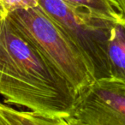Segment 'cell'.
Wrapping results in <instances>:
<instances>
[{
    "instance_id": "cell-1",
    "label": "cell",
    "mask_w": 125,
    "mask_h": 125,
    "mask_svg": "<svg viewBox=\"0 0 125 125\" xmlns=\"http://www.w3.org/2000/svg\"><path fill=\"white\" fill-rule=\"evenodd\" d=\"M0 96L66 125L78 97L75 88L12 25L0 21Z\"/></svg>"
},
{
    "instance_id": "cell-2",
    "label": "cell",
    "mask_w": 125,
    "mask_h": 125,
    "mask_svg": "<svg viewBox=\"0 0 125 125\" xmlns=\"http://www.w3.org/2000/svg\"><path fill=\"white\" fill-rule=\"evenodd\" d=\"M7 17L78 94L95 81L80 49L40 6L18 10Z\"/></svg>"
},
{
    "instance_id": "cell-3",
    "label": "cell",
    "mask_w": 125,
    "mask_h": 125,
    "mask_svg": "<svg viewBox=\"0 0 125 125\" xmlns=\"http://www.w3.org/2000/svg\"><path fill=\"white\" fill-rule=\"evenodd\" d=\"M39 6L80 49L94 79L111 78L108 43L113 25L118 21L72 5L64 0H40Z\"/></svg>"
},
{
    "instance_id": "cell-4",
    "label": "cell",
    "mask_w": 125,
    "mask_h": 125,
    "mask_svg": "<svg viewBox=\"0 0 125 125\" xmlns=\"http://www.w3.org/2000/svg\"><path fill=\"white\" fill-rule=\"evenodd\" d=\"M66 125H125V81L99 79L82 89Z\"/></svg>"
},
{
    "instance_id": "cell-5",
    "label": "cell",
    "mask_w": 125,
    "mask_h": 125,
    "mask_svg": "<svg viewBox=\"0 0 125 125\" xmlns=\"http://www.w3.org/2000/svg\"><path fill=\"white\" fill-rule=\"evenodd\" d=\"M111 78L125 81V21H116L108 43Z\"/></svg>"
},
{
    "instance_id": "cell-6",
    "label": "cell",
    "mask_w": 125,
    "mask_h": 125,
    "mask_svg": "<svg viewBox=\"0 0 125 125\" xmlns=\"http://www.w3.org/2000/svg\"><path fill=\"white\" fill-rule=\"evenodd\" d=\"M62 125L57 120L48 118L31 111L17 110L12 104L0 101V125Z\"/></svg>"
},
{
    "instance_id": "cell-7",
    "label": "cell",
    "mask_w": 125,
    "mask_h": 125,
    "mask_svg": "<svg viewBox=\"0 0 125 125\" xmlns=\"http://www.w3.org/2000/svg\"><path fill=\"white\" fill-rule=\"evenodd\" d=\"M70 4L83 8L99 16L116 21L123 20L121 12L112 0H64Z\"/></svg>"
},
{
    "instance_id": "cell-8",
    "label": "cell",
    "mask_w": 125,
    "mask_h": 125,
    "mask_svg": "<svg viewBox=\"0 0 125 125\" xmlns=\"http://www.w3.org/2000/svg\"><path fill=\"white\" fill-rule=\"evenodd\" d=\"M40 0H0V7L6 16L18 10L30 9L39 6Z\"/></svg>"
},
{
    "instance_id": "cell-9",
    "label": "cell",
    "mask_w": 125,
    "mask_h": 125,
    "mask_svg": "<svg viewBox=\"0 0 125 125\" xmlns=\"http://www.w3.org/2000/svg\"><path fill=\"white\" fill-rule=\"evenodd\" d=\"M112 1L118 8L123 20L125 21V0H112Z\"/></svg>"
},
{
    "instance_id": "cell-10",
    "label": "cell",
    "mask_w": 125,
    "mask_h": 125,
    "mask_svg": "<svg viewBox=\"0 0 125 125\" xmlns=\"http://www.w3.org/2000/svg\"><path fill=\"white\" fill-rule=\"evenodd\" d=\"M6 17H7V16H6L5 14L4 13L2 8L0 7V21H1V20H3V19H4V18H6Z\"/></svg>"
}]
</instances>
